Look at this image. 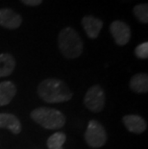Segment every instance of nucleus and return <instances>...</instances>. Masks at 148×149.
<instances>
[{
  "mask_svg": "<svg viewBox=\"0 0 148 149\" xmlns=\"http://www.w3.org/2000/svg\"><path fill=\"white\" fill-rule=\"evenodd\" d=\"M39 96L47 103L67 102L73 96V93L63 80L47 78L42 80L38 87Z\"/></svg>",
  "mask_w": 148,
  "mask_h": 149,
  "instance_id": "f257e3e1",
  "label": "nucleus"
},
{
  "mask_svg": "<svg viewBox=\"0 0 148 149\" xmlns=\"http://www.w3.org/2000/svg\"><path fill=\"white\" fill-rule=\"evenodd\" d=\"M58 45L63 56L67 59L79 58L83 53V40L71 27H65L59 33Z\"/></svg>",
  "mask_w": 148,
  "mask_h": 149,
  "instance_id": "f03ea898",
  "label": "nucleus"
},
{
  "mask_svg": "<svg viewBox=\"0 0 148 149\" xmlns=\"http://www.w3.org/2000/svg\"><path fill=\"white\" fill-rule=\"evenodd\" d=\"M31 118L42 127L48 130L60 129L65 124V117L63 113L52 108H37L31 113Z\"/></svg>",
  "mask_w": 148,
  "mask_h": 149,
  "instance_id": "7ed1b4c3",
  "label": "nucleus"
},
{
  "mask_svg": "<svg viewBox=\"0 0 148 149\" xmlns=\"http://www.w3.org/2000/svg\"><path fill=\"white\" fill-rule=\"evenodd\" d=\"M85 139L88 145L91 148L102 147L107 141V133L105 128L97 120H90L85 133Z\"/></svg>",
  "mask_w": 148,
  "mask_h": 149,
  "instance_id": "20e7f679",
  "label": "nucleus"
},
{
  "mask_svg": "<svg viewBox=\"0 0 148 149\" xmlns=\"http://www.w3.org/2000/svg\"><path fill=\"white\" fill-rule=\"evenodd\" d=\"M105 93L99 85L90 87L85 94L84 105L93 113H100L105 107Z\"/></svg>",
  "mask_w": 148,
  "mask_h": 149,
  "instance_id": "39448f33",
  "label": "nucleus"
},
{
  "mask_svg": "<svg viewBox=\"0 0 148 149\" xmlns=\"http://www.w3.org/2000/svg\"><path fill=\"white\" fill-rule=\"evenodd\" d=\"M110 32L117 45H125L131 39L130 26L121 20H115L110 25Z\"/></svg>",
  "mask_w": 148,
  "mask_h": 149,
  "instance_id": "423d86ee",
  "label": "nucleus"
},
{
  "mask_svg": "<svg viewBox=\"0 0 148 149\" xmlns=\"http://www.w3.org/2000/svg\"><path fill=\"white\" fill-rule=\"evenodd\" d=\"M22 23L21 15L12 9H0V26L6 29H17Z\"/></svg>",
  "mask_w": 148,
  "mask_h": 149,
  "instance_id": "0eeeda50",
  "label": "nucleus"
},
{
  "mask_svg": "<svg viewBox=\"0 0 148 149\" xmlns=\"http://www.w3.org/2000/svg\"><path fill=\"white\" fill-rule=\"evenodd\" d=\"M82 25L90 39H96L99 36L100 31L103 27V21L93 15H86L82 19Z\"/></svg>",
  "mask_w": 148,
  "mask_h": 149,
  "instance_id": "6e6552de",
  "label": "nucleus"
},
{
  "mask_svg": "<svg viewBox=\"0 0 148 149\" xmlns=\"http://www.w3.org/2000/svg\"><path fill=\"white\" fill-rule=\"evenodd\" d=\"M124 126L129 132L134 134H141L147 128V122L141 116L138 115L124 116L122 118Z\"/></svg>",
  "mask_w": 148,
  "mask_h": 149,
  "instance_id": "1a4fd4ad",
  "label": "nucleus"
},
{
  "mask_svg": "<svg viewBox=\"0 0 148 149\" xmlns=\"http://www.w3.org/2000/svg\"><path fill=\"white\" fill-rule=\"evenodd\" d=\"M0 128H6L15 135L21 132V123L17 116L12 113H0Z\"/></svg>",
  "mask_w": 148,
  "mask_h": 149,
  "instance_id": "9d476101",
  "label": "nucleus"
},
{
  "mask_svg": "<svg viewBox=\"0 0 148 149\" xmlns=\"http://www.w3.org/2000/svg\"><path fill=\"white\" fill-rule=\"evenodd\" d=\"M17 93V87L11 81L0 83V106H6L14 99Z\"/></svg>",
  "mask_w": 148,
  "mask_h": 149,
  "instance_id": "9b49d317",
  "label": "nucleus"
},
{
  "mask_svg": "<svg viewBox=\"0 0 148 149\" xmlns=\"http://www.w3.org/2000/svg\"><path fill=\"white\" fill-rule=\"evenodd\" d=\"M129 87L136 93H146L148 91V75L146 73L135 74L129 82Z\"/></svg>",
  "mask_w": 148,
  "mask_h": 149,
  "instance_id": "f8f14e48",
  "label": "nucleus"
},
{
  "mask_svg": "<svg viewBox=\"0 0 148 149\" xmlns=\"http://www.w3.org/2000/svg\"><path fill=\"white\" fill-rule=\"evenodd\" d=\"M15 68V60L9 53L0 54V78L11 75Z\"/></svg>",
  "mask_w": 148,
  "mask_h": 149,
  "instance_id": "ddd939ff",
  "label": "nucleus"
},
{
  "mask_svg": "<svg viewBox=\"0 0 148 149\" xmlns=\"http://www.w3.org/2000/svg\"><path fill=\"white\" fill-rule=\"evenodd\" d=\"M65 141H67V136L65 133H54L47 139V147L48 149H63V144Z\"/></svg>",
  "mask_w": 148,
  "mask_h": 149,
  "instance_id": "4468645a",
  "label": "nucleus"
},
{
  "mask_svg": "<svg viewBox=\"0 0 148 149\" xmlns=\"http://www.w3.org/2000/svg\"><path fill=\"white\" fill-rule=\"evenodd\" d=\"M133 13L138 20L141 23H147L148 22V5L147 3H142L135 6Z\"/></svg>",
  "mask_w": 148,
  "mask_h": 149,
  "instance_id": "2eb2a0df",
  "label": "nucleus"
},
{
  "mask_svg": "<svg viewBox=\"0 0 148 149\" xmlns=\"http://www.w3.org/2000/svg\"><path fill=\"white\" fill-rule=\"evenodd\" d=\"M135 55L140 59L148 58V42H142L135 48Z\"/></svg>",
  "mask_w": 148,
  "mask_h": 149,
  "instance_id": "dca6fc26",
  "label": "nucleus"
},
{
  "mask_svg": "<svg viewBox=\"0 0 148 149\" xmlns=\"http://www.w3.org/2000/svg\"><path fill=\"white\" fill-rule=\"evenodd\" d=\"M20 1L22 2L24 5L34 7V6H39L40 4H42V0H20Z\"/></svg>",
  "mask_w": 148,
  "mask_h": 149,
  "instance_id": "f3484780",
  "label": "nucleus"
}]
</instances>
